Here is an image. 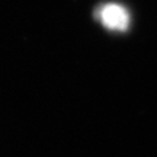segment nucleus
<instances>
[{
  "instance_id": "f257e3e1",
  "label": "nucleus",
  "mask_w": 157,
  "mask_h": 157,
  "mask_svg": "<svg viewBox=\"0 0 157 157\" xmlns=\"http://www.w3.org/2000/svg\"><path fill=\"white\" fill-rule=\"evenodd\" d=\"M99 21L103 26L112 31H125L129 26V15L127 9L117 3H108L99 9Z\"/></svg>"
}]
</instances>
